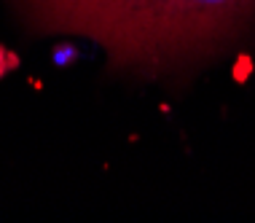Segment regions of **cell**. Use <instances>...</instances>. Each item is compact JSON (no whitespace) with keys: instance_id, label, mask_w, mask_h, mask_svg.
Wrapping results in <instances>:
<instances>
[{"instance_id":"6da1fadb","label":"cell","mask_w":255,"mask_h":223,"mask_svg":"<svg viewBox=\"0 0 255 223\" xmlns=\"http://www.w3.org/2000/svg\"><path fill=\"white\" fill-rule=\"evenodd\" d=\"M30 35H81L124 78L180 83L255 24V0H3Z\"/></svg>"},{"instance_id":"7a4b0ae2","label":"cell","mask_w":255,"mask_h":223,"mask_svg":"<svg viewBox=\"0 0 255 223\" xmlns=\"http://www.w3.org/2000/svg\"><path fill=\"white\" fill-rule=\"evenodd\" d=\"M51 59H54V65H57V67H70L73 62L81 59V48L73 46V43H59V46H54Z\"/></svg>"},{"instance_id":"3957f363","label":"cell","mask_w":255,"mask_h":223,"mask_svg":"<svg viewBox=\"0 0 255 223\" xmlns=\"http://www.w3.org/2000/svg\"><path fill=\"white\" fill-rule=\"evenodd\" d=\"M16 67H19V54L11 51L8 46L0 43V78H3V75H8L11 70H16Z\"/></svg>"},{"instance_id":"277c9868","label":"cell","mask_w":255,"mask_h":223,"mask_svg":"<svg viewBox=\"0 0 255 223\" xmlns=\"http://www.w3.org/2000/svg\"><path fill=\"white\" fill-rule=\"evenodd\" d=\"M250 70H253L250 57H247V54H239V57H237V70H234V75H237L239 81H245L247 75H250Z\"/></svg>"}]
</instances>
